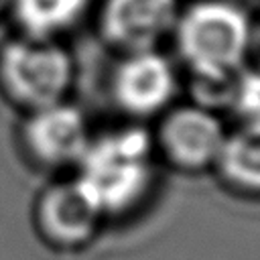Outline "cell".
Segmentation results:
<instances>
[{
	"label": "cell",
	"instance_id": "3957f363",
	"mask_svg": "<svg viewBox=\"0 0 260 260\" xmlns=\"http://www.w3.org/2000/svg\"><path fill=\"white\" fill-rule=\"evenodd\" d=\"M73 73L71 53L57 41L20 37L0 49V87L14 106L26 112L63 102Z\"/></svg>",
	"mask_w": 260,
	"mask_h": 260
},
{
	"label": "cell",
	"instance_id": "8fae6325",
	"mask_svg": "<svg viewBox=\"0 0 260 260\" xmlns=\"http://www.w3.org/2000/svg\"><path fill=\"white\" fill-rule=\"evenodd\" d=\"M228 106L242 122L260 124V67H244L234 77Z\"/></svg>",
	"mask_w": 260,
	"mask_h": 260
},
{
	"label": "cell",
	"instance_id": "7a4b0ae2",
	"mask_svg": "<svg viewBox=\"0 0 260 260\" xmlns=\"http://www.w3.org/2000/svg\"><path fill=\"white\" fill-rule=\"evenodd\" d=\"M154 138L138 124L91 136L73 177L98 211L122 215L144 201L154 183Z\"/></svg>",
	"mask_w": 260,
	"mask_h": 260
},
{
	"label": "cell",
	"instance_id": "9c48e42d",
	"mask_svg": "<svg viewBox=\"0 0 260 260\" xmlns=\"http://www.w3.org/2000/svg\"><path fill=\"white\" fill-rule=\"evenodd\" d=\"M213 169L232 189L260 195V124L242 122L228 132Z\"/></svg>",
	"mask_w": 260,
	"mask_h": 260
},
{
	"label": "cell",
	"instance_id": "ba28073f",
	"mask_svg": "<svg viewBox=\"0 0 260 260\" xmlns=\"http://www.w3.org/2000/svg\"><path fill=\"white\" fill-rule=\"evenodd\" d=\"M102 219L104 215L75 179L51 183L37 197V228L55 246L77 248L87 244L95 236Z\"/></svg>",
	"mask_w": 260,
	"mask_h": 260
},
{
	"label": "cell",
	"instance_id": "8992f818",
	"mask_svg": "<svg viewBox=\"0 0 260 260\" xmlns=\"http://www.w3.org/2000/svg\"><path fill=\"white\" fill-rule=\"evenodd\" d=\"M20 140L28 156L47 169L75 167L85 152L91 132L85 114L67 100L26 112Z\"/></svg>",
	"mask_w": 260,
	"mask_h": 260
},
{
	"label": "cell",
	"instance_id": "7c38bea8",
	"mask_svg": "<svg viewBox=\"0 0 260 260\" xmlns=\"http://www.w3.org/2000/svg\"><path fill=\"white\" fill-rule=\"evenodd\" d=\"M252 55H256V67H260V18L252 26Z\"/></svg>",
	"mask_w": 260,
	"mask_h": 260
},
{
	"label": "cell",
	"instance_id": "30bf717a",
	"mask_svg": "<svg viewBox=\"0 0 260 260\" xmlns=\"http://www.w3.org/2000/svg\"><path fill=\"white\" fill-rule=\"evenodd\" d=\"M87 6L89 0H10L8 4L24 37L49 41L73 28Z\"/></svg>",
	"mask_w": 260,
	"mask_h": 260
},
{
	"label": "cell",
	"instance_id": "277c9868",
	"mask_svg": "<svg viewBox=\"0 0 260 260\" xmlns=\"http://www.w3.org/2000/svg\"><path fill=\"white\" fill-rule=\"evenodd\" d=\"M225 136L228 130L215 110L193 102L171 106L162 114L158 132L152 138L167 162L181 171L197 173L215 167Z\"/></svg>",
	"mask_w": 260,
	"mask_h": 260
},
{
	"label": "cell",
	"instance_id": "6da1fadb",
	"mask_svg": "<svg viewBox=\"0 0 260 260\" xmlns=\"http://www.w3.org/2000/svg\"><path fill=\"white\" fill-rule=\"evenodd\" d=\"M248 12L230 0H199L181 8L173 39L177 53L199 87L195 104L211 108L225 104L234 77L252 55Z\"/></svg>",
	"mask_w": 260,
	"mask_h": 260
},
{
	"label": "cell",
	"instance_id": "5b68a950",
	"mask_svg": "<svg viewBox=\"0 0 260 260\" xmlns=\"http://www.w3.org/2000/svg\"><path fill=\"white\" fill-rule=\"evenodd\" d=\"M177 91V69L158 49L124 53L110 79L114 104L138 120L165 114L173 106Z\"/></svg>",
	"mask_w": 260,
	"mask_h": 260
},
{
	"label": "cell",
	"instance_id": "52a82bcc",
	"mask_svg": "<svg viewBox=\"0 0 260 260\" xmlns=\"http://www.w3.org/2000/svg\"><path fill=\"white\" fill-rule=\"evenodd\" d=\"M179 14V0H104L100 32L122 55L150 51L173 35Z\"/></svg>",
	"mask_w": 260,
	"mask_h": 260
},
{
	"label": "cell",
	"instance_id": "4fadbf2b",
	"mask_svg": "<svg viewBox=\"0 0 260 260\" xmlns=\"http://www.w3.org/2000/svg\"><path fill=\"white\" fill-rule=\"evenodd\" d=\"M8 4H10V0H0V14H2V12L8 8Z\"/></svg>",
	"mask_w": 260,
	"mask_h": 260
}]
</instances>
